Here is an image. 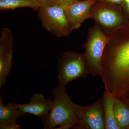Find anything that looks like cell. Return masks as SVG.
Instances as JSON below:
<instances>
[{"label": "cell", "mask_w": 129, "mask_h": 129, "mask_svg": "<svg viewBox=\"0 0 129 129\" xmlns=\"http://www.w3.org/2000/svg\"><path fill=\"white\" fill-rule=\"evenodd\" d=\"M41 6L48 7L58 5V0H37Z\"/></svg>", "instance_id": "16"}, {"label": "cell", "mask_w": 129, "mask_h": 129, "mask_svg": "<svg viewBox=\"0 0 129 129\" xmlns=\"http://www.w3.org/2000/svg\"><path fill=\"white\" fill-rule=\"evenodd\" d=\"M76 0H58V5L66 8L73 4Z\"/></svg>", "instance_id": "18"}, {"label": "cell", "mask_w": 129, "mask_h": 129, "mask_svg": "<svg viewBox=\"0 0 129 129\" xmlns=\"http://www.w3.org/2000/svg\"><path fill=\"white\" fill-rule=\"evenodd\" d=\"M40 6L39 3L36 0H0L1 10L29 7L37 11Z\"/></svg>", "instance_id": "13"}, {"label": "cell", "mask_w": 129, "mask_h": 129, "mask_svg": "<svg viewBox=\"0 0 129 129\" xmlns=\"http://www.w3.org/2000/svg\"><path fill=\"white\" fill-rule=\"evenodd\" d=\"M1 129H20L21 127L16 122H13L9 124L3 125L0 127Z\"/></svg>", "instance_id": "17"}, {"label": "cell", "mask_w": 129, "mask_h": 129, "mask_svg": "<svg viewBox=\"0 0 129 129\" xmlns=\"http://www.w3.org/2000/svg\"><path fill=\"white\" fill-rule=\"evenodd\" d=\"M104 48L99 76L116 98L129 94V20L115 28Z\"/></svg>", "instance_id": "1"}, {"label": "cell", "mask_w": 129, "mask_h": 129, "mask_svg": "<svg viewBox=\"0 0 129 129\" xmlns=\"http://www.w3.org/2000/svg\"><path fill=\"white\" fill-rule=\"evenodd\" d=\"M13 51L5 55L0 56V88L6 84L12 64Z\"/></svg>", "instance_id": "15"}, {"label": "cell", "mask_w": 129, "mask_h": 129, "mask_svg": "<svg viewBox=\"0 0 129 129\" xmlns=\"http://www.w3.org/2000/svg\"><path fill=\"white\" fill-rule=\"evenodd\" d=\"M13 43L14 37L10 29L2 28L0 37V56L5 55L12 51Z\"/></svg>", "instance_id": "14"}, {"label": "cell", "mask_w": 129, "mask_h": 129, "mask_svg": "<svg viewBox=\"0 0 129 129\" xmlns=\"http://www.w3.org/2000/svg\"><path fill=\"white\" fill-rule=\"evenodd\" d=\"M57 70L58 86L63 88L73 81L90 74L84 54L74 52L63 54L58 60Z\"/></svg>", "instance_id": "3"}, {"label": "cell", "mask_w": 129, "mask_h": 129, "mask_svg": "<svg viewBox=\"0 0 129 129\" xmlns=\"http://www.w3.org/2000/svg\"><path fill=\"white\" fill-rule=\"evenodd\" d=\"M102 99L105 119V129H120L114 117V104L115 98L105 90Z\"/></svg>", "instance_id": "10"}, {"label": "cell", "mask_w": 129, "mask_h": 129, "mask_svg": "<svg viewBox=\"0 0 129 129\" xmlns=\"http://www.w3.org/2000/svg\"><path fill=\"white\" fill-rule=\"evenodd\" d=\"M123 1H124L125 2H127L128 1V0H123Z\"/></svg>", "instance_id": "22"}, {"label": "cell", "mask_w": 129, "mask_h": 129, "mask_svg": "<svg viewBox=\"0 0 129 129\" xmlns=\"http://www.w3.org/2000/svg\"><path fill=\"white\" fill-rule=\"evenodd\" d=\"M93 17L101 25L106 27L116 28L126 21L120 13L108 8H101L91 13Z\"/></svg>", "instance_id": "9"}, {"label": "cell", "mask_w": 129, "mask_h": 129, "mask_svg": "<svg viewBox=\"0 0 129 129\" xmlns=\"http://www.w3.org/2000/svg\"><path fill=\"white\" fill-rule=\"evenodd\" d=\"M128 129H129V128H128Z\"/></svg>", "instance_id": "23"}, {"label": "cell", "mask_w": 129, "mask_h": 129, "mask_svg": "<svg viewBox=\"0 0 129 129\" xmlns=\"http://www.w3.org/2000/svg\"><path fill=\"white\" fill-rule=\"evenodd\" d=\"M54 100L48 113L42 116L45 129H75L77 121L74 104L65 88L57 87L52 90Z\"/></svg>", "instance_id": "2"}, {"label": "cell", "mask_w": 129, "mask_h": 129, "mask_svg": "<svg viewBox=\"0 0 129 129\" xmlns=\"http://www.w3.org/2000/svg\"><path fill=\"white\" fill-rule=\"evenodd\" d=\"M108 39V36L99 27L95 26L91 30L83 54L90 74L92 77L99 76L102 57Z\"/></svg>", "instance_id": "5"}, {"label": "cell", "mask_w": 129, "mask_h": 129, "mask_svg": "<svg viewBox=\"0 0 129 129\" xmlns=\"http://www.w3.org/2000/svg\"><path fill=\"white\" fill-rule=\"evenodd\" d=\"M53 101L47 99L40 93L33 95L28 103L25 104H14L10 103L8 105L12 107L19 109L27 114L41 117L48 111L51 108Z\"/></svg>", "instance_id": "8"}, {"label": "cell", "mask_w": 129, "mask_h": 129, "mask_svg": "<svg viewBox=\"0 0 129 129\" xmlns=\"http://www.w3.org/2000/svg\"><path fill=\"white\" fill-rule=\"evenodd\" d=\"M74 109L77 121L75 129H105L102 99L89 106L84 107L74 103Z\"/></svg>", "instance_id": "6"}, {"label": "cell", "mask_w": 129, "mask_h": 129, "mask_svg": "<svg viewBox=\"0 0 129 129\" xmlns=\"http://www.w3.org/2000/svg\"><path fill=\"white\" fill-rule=\"evenodd\" d=\"M95 2L96 0L76 1L65 8L71 31L78 28L85 20L91 17V8Z\"/></svg>", "instance_id": "7"}, {"label": "cell", "mask_w": 129, "mask_h": 129, "mask_svg": "<svg viewBox=\"0 0 129 129\" xmlns=\"http://www.w3.org/2000/svg\"><path fill=\"white\" fill-rule=\"evenodd\" d=\"M28 114L3 103L0 98V127L16 122L18 118Z\"/></svg>", "instance_id": "12"}, {"label": "cell", "mask_w": 129, "mask_h": 129, "mask_svg": "<svg viewBox=\"0 0 129 129\" xmlns=\"http://www.w3.org/2000/svg\"><path fill=\"white\" fill-rule=\"evenodd\" d=\"M37 11L42 26L52 34L65 37L72 32L64 7L59 5L40 6Z\"/></svg>", "instance_id": "4"}, {"label": "cell", "mask_w": 129, "mask_h": 129, "mask_svg": "<svg viewBox=\"0 0 129 129\" xmlns=\"http://www.w3.org/2000/svg\"><path fill=\"white\" fill-rule=\"evenodd\" d=\"M123 99H124L129 104V95H128L127 96H126V97L125 98H123Z\"/></svg>", "instance_id": "21"}, {"label": "cell", "mask_w": 129, "mask_h": 129, "mask_svg": "<svg viewBox=\"0 0 129 129\" xmlns=\"http://www.w3.org/2000/svg\"><path fill=\"white\" fill-rule=\"evenodd\" d=\"M126 3V11H127V13L129 15V0L125 2Z\"/></svg>", "instance_id": "20"}, {"label": "cell", "mask_w": 129, "mask_h": 129, "mask_svg": "<svg viewBox=\"0 0 129 129\" xmlns=\"http://www.w3.org/2000/svg\"><path fill=\"white\" fill-rule=\"evenodd\" d=\"M36 1H37V0H36Z\"/></svg>", "instance_id": "24"}, {"label": "cell", "mask_w": 129, "mask_h": 129, "mask_svg": "<svg viewBox=\"0 0 129 129\" xmlns=\"http://www.w3.org/2000/svg\"><path fill=\"white\" fill-rule=\"evenodd\" d=\"M115 121L120 129L129 127V104L123 99L115 98L114 104Z\"/></svg>", "instance_id": "11"}, {"label": "cell", "mask_w": 129, "mask_h": 129, "mask_svg": "<svg viewBox=\"0 0 129 129\" xmlns=\"http://www.w3.org/2000/svg\"><path fill=\"white\" fill-rule=\"evenodd\" d=\"M105 1L108 2L112 3L120 4L123 1V0H105Z\"/></svg>", "instance_id": "19"}]
</instances>
